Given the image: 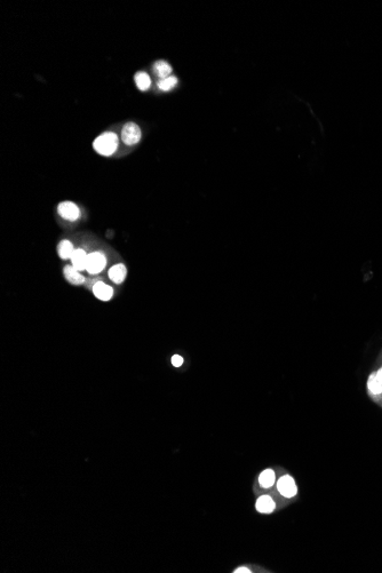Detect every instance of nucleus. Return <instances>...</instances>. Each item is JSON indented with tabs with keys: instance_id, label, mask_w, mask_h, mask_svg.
Returning <instances> with one entry per match:
<instances>
[{
	"instance_id": "obj_1",
	"label": "nucleus",
	"mask_w": 382,
	"mask_h": 573,
	"mask_svg": "<svg viewBox=\"0 0 382 573\" xmlns=\"http://www.w3.org/2000/svg\"><path fill=\"white\" fill-rule=\"evenodd\" d=\"M118 146H119V140H118L117 134L113 133V132H105V133L101 134L94 140L93 143L94 150L105 157L111 156L116 153Z\"/></svg>"
},
{
	"instance_id": "obj_2",
	"label": "nucleus",
	"mask_w": 382,
	"mask_h": 573,
	"mask_svg": "<svg viewBox=\"0 0 382 573\" xmlns=\"http://www.w3.org/2000/svg\"><path fill=\"white\" fill-rule=\"evenodd\" d=\"M277 490L281 496L286 499H292L298 495V485H296L295 479L287 474L283 475L277 480Z\"/></svg>"
},
{
	"instance_id": "obj_3",
	"label": "nucleus",
	"mask_w": 382,
	"mask_h": 573,
	"mask_svg": "<svg viewBox=\"0 0 382 573\" xmlns=\"http://www.w3.org/2000/svg\"><path fill=\"white\" fill-rule=\"evenodd\" d=\"M121 140L127 146H134L141 140V130L135 123H126L121 130Z\"/></svg>"
},
{
	"instance_id": "obj_4",
	"label": "nucleus",
	"mask_w": 382,
	"mask_h": 573,
	"mask_svg": "<svg viewBox=\"0 0 382 573\" xmlns=\"http://www.w3.org/2000/svg\"><path fill=\"white\" fill-rule=\"evenodd\" d=\"M107 266V259L100 252H93L88 254L86 271L91 275H96L101 272Z\"/></svg>"
},
{
	"instance_id": "obj_5",
	"label": "nucleus",
	"mask_w": 382,
	"mask_h": 573,
	"mask_svg": "<svg viewBox=\"0 0 382 573\" xmlns=\"http://www.w3.org/2000/svg\"><path fill=\"white\" fill-rule=\"evenodd\" d=\"M57 212L64 220H68V221L71 222L76 221L79 215H80V210H79L78 206L71 202L61 203L57 207Z\"/></svg>"
},
{
	"instance_id": "obj_6",
	"label": "nucleus",
	"mask_w": 382,
	"mask_h": 573,
	"mask_svg": "<svg viewBox=\"0 0 382 573\" xmlns=\"http://www.w3.org/2000/svg\"><path fill=\"white\" fill-rule=\"evenodd\" d=\"M255 508L261 514H271L276 509V502L270 496H261L256 500Z\"/></svg>"
},
{
	"instance_id": "obj_7",
	"label": "nucleus",
	"mask_w": 382,
	"mask_h": 573,
	"mask_svg": "<svg viewBox=\"0 0 382 573\" xmlns=\"http://www.w3.org/2000/svg\"><path fill=\"white\" fill-rule=\"evenodd\" d=\"M93 293L98 300H102V301H109V300L113 298L114 289H113V287H111V286L104 284V283L97 282V283H95V285L93 286Z\"/></svg>"
},
{
	"instance_id": "obj_8",
	"label": "nucleus",
	"mask_w": 382,
	"mask_h": 573,
	"mask_svg": "<svg viewBox=\"0 0 382 573\" xmlns=\"http://www.w3.org/2000/svg\"><path fill=\"white\" fill-rule=\"evenodd\" d=\"M63 274H64L65 279H67L70 284H72V285L84 284L85 277L80 274V271H78V270L75 268L74 266H65L64 269H63Z\"/></svg>"
},
{
	"instance_id": "obj_9",
	"label": "nucleus",
	"mask_w": 382,
	"mask_h": 573,
	"mask_svg": "<svg viewBox=\"0 0 382 573\" xmlns=\"http://www.w3.org/2000/svg\"><path fill=\"white\" fill-rule=\"evenodd\" d=\"M87 258H88L87 253L85 252L84 249L78 248V249H75L74 254H72L70 260H71L72 266H74L75 268L78 270V271H84V270H86Z\"/></svg>"
},
{
	"instance_id": "obj_10",
	"label": "nucleus",
	"mask_w": 382,
	"mask_h": 573,
	"mask_svg": "<svg viewBox=\"0 0 382 573\" xmlns=\"http://www.w3.org/2000/svg\"><path fill=\"white\" fill-rule=\"evenodd\" d=\"M127 275V269L124 265H116L111 267L109 270V278L113 281L115 284H121L125 281Z\"/></svg>"
},
{
	"instance_id": "obj_11",
	"label": "nucleus",
	"mask_w": 382,
	"mask_h": 573,
	"mask_svg": "<svg viewBox=\"0 0 382 573\" xmlns=\"http://www.w3.org/2000/svg\"><path fill=\"white\" fill-rule=\"evenodd\" d=\"M276 482V474L272 469H266L260 474L259 484L263 489H270Z\"/></svg>"
},
{
	"instance_id": "obj_12",
	"label": "nucleus",
	"mask_w": 382,
	"mask_h": 573,
	"mask_svg": "<svg viewBox=\"0 0 382 573\" xmlns=\"http://www.w3.org/2000/svg\"><path fill=\"white\" fill-rule=\"evenodd\" d=\"M153 70L154 72V75L157 76V77H159L160 79H164V78H167L170 77L171 74H172V67L167 63L166 61H157L156 63L153 64Z\"/></svg>"
},
{
	"instance_id": "obj_13",
	"label": "nucleus",
	"mask_w": 382,
	"mask_h": 573,
	"mask_svg": "<svg viewBox=\"0 0 382 573\" xmlns=\"http://www.w3.org/2000/svg\"><path fill=\"white\" fill-rule=\"evenodd\" d=\"M74 252H75L74 245H72V243L69 242V240H62V242L58 244L57 253H58V256H60L62 260L71 259Z\"/></svg>"
},
{
	"instance_id": "obj_14",
	"label": "nucleus",
	"mask_w": 382,
	"mask_h": 573,
	"mask_svg": "<svg viewBox=\"0 0 382 573\" xmlns=\"http://www.w3.org/2000/svg\"><path fill=\"white\" fill-rule=\"evenodd\" d=\"M134 80H135V84H136L137 88H139L140 91H147L150 88L151 79L147 72H144V71L136 72V74H135V76H134Z\"/></svg>"
},
{
	"instance_id": "obj_15",
	"label": "nucleus",
	"mask_w": 382,
	"mask_h": 573,
	"mask_svg": "<svg viewBox=\"0 0 382 573\" xmlns=\"http://www.w3.org/2000/svg\"><path fill=\"white\" fill-rule=\"evenodd\" d=\"M367 389L370 391L371 395H373V396H379V395H382V384L379 382V380L377 379V375H375V372L373 373H371L368 375V379H367Z\"/></svg>"
},
{
	"instance_id": "obj_16",
	"label": "nucleus",
	"mask_w": 382,
	"mask_h": 573,
	"mask_svg": "<svg viewBox=\"0 0 382 573\" xmlns=\"http://www.w3.org/2000/svg\"><path fill=\"white\" fill-rule=\"evenodd\" d=\"M177 84V78L174 77V76H170V77L167 78H164V79H160L159 81H158V88H159L160 91H164V92H169L172 90L173 87H175Z\"/></svg>"
},
{
	"instance_id": "obj_17",
	"label": "nucleus",
	"mask_w": 382,
	"mask_h": 573,
	"mask_svg": "<svg viewBox=\"0 0 382 573\" xmlns=\"http://www.w3.org/2000/svg\"><path fill=\"white\" fill-rule=\"evenodd\" d=\"M171 361H172L173 366H175V367L182 366V364H183V357L180 356V355H174Z\"/></svg>"
},
{
	"instance_id": "obj_18",
	"label": "nucleus",
	"mask_w": 382,
	"mask_h": 573,
	"mask_svg": "<svg viewBox=\"0 0 382 573\" xmlns=\"http://www.w3.org/2000/svg\"><path fill=\"white\" fill-rule=\"evenodd\" d=\"M375 375H377V379L379 380V382L382 384V367L379 368V370L375 372Z\"/></svg>"
},
{
	"instance_id": "obj_19",
	"label": "nucleus",
	"mask_w": 382,
	"mask_h": 573,
	"mask_svg": "<svg viewBox=\"0 0 382 573\" xmlns=\"http://www.w3.org/2000/svg\"><path fill=\"white\" fill-rule=\"evenodd\" d=\"M233 572L235 573H244V572L249 573L251 571H249V569H248V568H238V569H236Z\"/></svg>"
}]
</instances>
